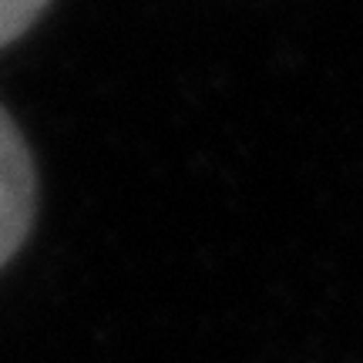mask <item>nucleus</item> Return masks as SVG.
I'll list each match as a JSON object with an SVG mask.
<instances>
[{
	"mask_svg": "<svg viewBox=\"0 0 363 363\" xmlns=\"http://www.w3.org/2000/svg\"><path fill=\"white\" fill-rule=\"evenodd\" d=\"M34 219V169L30 155L0 108V266L21 249Z\"/></svg>",
	"mask_w": 363,
	"mask_h": 363,
	"instance_id": "1",
	"label": "nucleus"
},
{
	"mask_svg": "<svg viewBox=\"0 0 363 363\" xmlns=\"http://www.w3.org/2000/svg\"><path fill=\"white\" fill-rule=\"evenodd\" d=\"M44 7H48V0H0V48L21 38L38 21Z\"/></svg>",
	"mask_w": 363,
	"mask_h": 363,
	"instance_id": "2",
	"label": "nucleus"
}]
</instances>
